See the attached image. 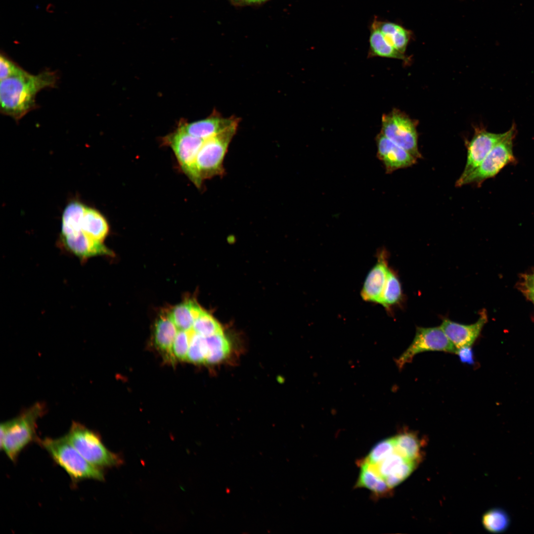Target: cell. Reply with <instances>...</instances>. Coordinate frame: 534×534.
Segmentation results:
<instances>
[{
    "label": "cell",
    "mask_w": 534,
    "mask_h": 534,
    "mask_svg": "<svg viewBox=\"0 0 534 534\" xmlns=\"http://www.w3.org/2000/svg\"><path fill=\"white\" fill-rule=\"evenodd\" d=\"M203 310L194 301H185L175 306L168 313L178 330H190Z\"/></svg>",
    "instance_id": "19"
},
{
    "label": "cell",
    "mask_w": 534,
    "mask_h": 534,
    "mask_svg": "<svg viewBox=\"0 0 534 534\" xmlns=\"http://www.w3.org/2000/svg\"><path fill=\"white\" fill-rule=\"evenodd\" d=\"M370 48L372 54L384 57L406 60L403 54L392 46L378 29L372 28L369 38Z\"/></svg>",
    "instance_id": "23"
},
{
    "label": "cell",
    "mask_w": 534,
    "mask_h": 534,
    "mask_svg": "<svg viewBox=\"0 0 534 534\" xmlns=\"http://www.w3.org/2000/svg\"><path fill=\"white\" fill-rule=\"evenodd\" d=\"M46 411L43 403L36 402L16 417L1 423L0 448L8 458L15 462L21 452L39 439L37 422Z\"/></svg>",
    "instance_id": "2"
},
{
    "label": "cell",
    "mask_w": 534,
    "mask_h": 534,
    "mask_svg": "<svg viewBox=\"0 0 534 534\" xmlns=\"http://www.w3.org/2000/svg\"><path fill=\"white\" fill-rule=\"evenodd\" d=\"M360 472L356 487L364 488L372 491L376 495L384 496L391 491L384 479L376 471L373 464L363 460L359 463Z\"/></svg>",
    "instance_id": "18"
},
{
    "label": "cell",
    "mask_w": 534,
    "mask_h": 534,
    "mask_svg": "<svg viewBox=\"0 0 534 534\" xmlns=\"http://www.w3.org/2000/svg\"><path fill=\"white\" fill-rule=\"evenodd\" d=\"M478 130L467 146V156L464 171L456 182L462 180L485 158L487 155L506 135Z\"/></svg>",
    "instance_id": "10"
},
{
    "label": "cell",
    "mask_w": 534,
    "mask_h": 534,
    "mask_svg": "<svg viewBox=\"0 0 534 534\" xmlns=\"http://www.w3.org/2000/svg\"><path fill=\"white\" fill-rule=\"evenodd\" d=\"M60 245L66 252L82 262L98 256H112L113 253L103 242L79 232L67 236H60Z\"/></svg>",
    "instance_id": "11"
},
{
    "label": "cell",
    "mask_w": 534,
    "mask_h": 534,
    "mask_svg": "<svg viewBox=\"0 0 534 534\" xmlns=\"http://www.w3.org/2000/svg\"><path fill=\"white\" fill-rule=\"evenodd\" d=\"M389 269L387 253L385 249L379 250L376 263L368 272L360 292L364 301L379 304Z\"/></svg>",
    "instance_id": "13"
},
{
    "label": "cell",
    "mask_w": 534,
    "mask_h": 534,
    "mask_svg": "<svg viewBox=\"0 0 534 534\" xmlns=\"http://www.w3.org/2000/svg\"><path fill=\"white\" fill-rule=\"evenodd\" d=\"M394 437L383 440L376 444L363 459L371 464H376L395 452Z\"/></svg>",
    "instance_id": "29"
},
{
    "label": "cell",
    "mask_w": 534,
    "mask_h": 534,
    "mask_svg": "<svg viewBox=\"0 0 534 534\" xmlns=\"http://www.w3.org/2000/svg\"><path fill=\"white\" fill-rule=\"evenodd\" d=\"M266 0H246L247 2L249 3H260Z\"/></svg>",
    "instance_id": "36"
},
{
    "label": "cell",
    "mask_w": 534,
    "mask_h": 534,
    "mask_svg": "<svg viewBox=\"0 0 534 534\" xmlns=\"http://www.w3.org/2000/svg\"><path fill=\"white\" fill-rule=\"evenodd\" d=\"M86 206L78 201L67 205L62 215L60 236H70L79 232Z\"/></svg>",
    "instance_id": "21"
},
{
    "label": "cell",
    "mask_w": 534,
    "mask_h": 534,
    "mask_svg": "<svg viewBox=\"0 0 534 534\" xmlns=\"http://www.w3.org/2000/svg\"><path fill=\"white\" fill-rule=\"evenodd\" d=\"M487 315L482 312L474 323L465 325L445 319L440 326L456 349L471 346L478 337L487 321Z\"/></svg>",
    "instance_id": "14"
},
{
    "label": "cell",
    "mask_w": 534,
    "mask_h": 534,
    "mask_svg": "<svg viewBox=\"0 0 534 534\" xmlns=\"http://www.w3.org/2000/svg\"><path fill=\"white\" fill-rule=\"evenodd\" d=\"M430 351L456 354L457 349L441 326L417 327L412 343L396 359V364L400 369H401L406 363L411 362L417 354Z\"/></svg>",
    "instance_id": "8"
},
{
    "label": "cell",
    "mask_w": 534,
    "mask_h": 534,
    "mask_svg": "<svg viewBox=\"0 0 534 534\" xmlns=\"http://www.w3.org/2000/svg\"><path fill=\"white\" fill-rule=\"evenodd\" d=\"M54 462L70 477L73 484L87 480L103 481L104 474L86 460L69 443L64 435L58 438H39L37 441Z\"/></svg>",
    "instance_id": "3"
},
{
    "label": "cell",
    "mask_w": 534,
    "mask_h": 534,
    "mask_svg": "<svg viewBox=\"0 0 534 534\" xmlns=\"http://www.w3.org/2000/svg\"><path fill=\"white\" fill-rule=\"evenodd\" d=\"M395 451L406 460L418 462L421 458V444L415 433L404 432L395 437Z\"/></svg>",
    "instance_id": "22"
},
{
    "label": "cell",
    "mask_w": 534,
    "mask_h": 534,
    "mask_svg": "<svg viewBox=\"0 0 534 534\" xmlns=\"http://www.w3.org/2000/svg\"><path fill=\"white\" fill-rule=\"evenodd\" d=\"M237 124H239L237 118L234 116L224 118L214 111L205 119L182 124L181 126L189 134L205 140Z\"/></svg>",
    "instance_id": "15"
},
{
    "label": "cell",
    "mask_w": 534,
    "mask_h": 534,
    "mask_svg": "<svg viewBox=\"0 0 534 534\" xmlns=\"http://www.w3.org/2000/svg\"><path fill=\"white\" fill-rule=\"evenodd\" d=\"M521 286L526 297L534 303V272L524 277Z\"/></svg>",
    "instance_id": "34"
},
{
    "label": "cell",
    "mask_w": 534,
    "mask_h": 534,
    "mask_svg": "<svg viewBox=\"0 0 534 534\" xmlns=\"http://www.w3.org/2000/svg\"><path fill=\"white\" fill-rule=\"evenodd\" d=\"M178 331L176 326L168 314L161 315L154 324L153 340L156 349L167 359L174 361L172 347Z\"/></svg>",
    "instance_id": "16"
},
{
    "label": "cell",
    "mask_w": 534,
    "mask_h": 534,
    "mask_svg": "<svg viewBox=\"0 0 534 534\" xmlns=\"http://www.w3.org/2000/svg\"><path fill=\"white\" fill-rule=\"evenodd\" d=\"M456 354L458 355L460 360L463 363L474 364L473 352L471 346H466L457 349Z\"/></svg>",
    "instance_id": "35"
},
{
    "label": "cell",
    "mask_w": 534,
    "mask_h": 534,
    "mask_svg": "<svg viewBox=\"0 0 534 534\" xmlns=\"http://www.w3.org/2000/svg\"><path fill=\"white\" fill-rule=\"evenodd\" d=\"M513 123L505 136L498 142L482 162L462 180L456 182V186L475 183L477 185L486 179L496 176L506 166L517 162L513 151V140L516 134Z\"/></svg>",
    "instance_id": "5"
},
{
    "label": "cell",
    "mask_w": 534,
    "mask_h": 534,
    "mask_svg": "<svg viewBox=\"0 0 534 534\" xmlns=\"http://www.w3.org/2000/svg\"><path fill=\"white\" fill-rule=\"evenodd\" d=\"M58 76L55 71L46 69L37 75L23 73L0 80V112L17 123L38 106L37 94L42 89L55 88Z\"/></svg>",
    "instance_id": "1"
},
{
    "label": "cell",
    "mask_w": 534,
    "mask_h": 534,
    "mask_svg": "<svg viewBox=\"0 0 534 534\" xmlns=\"http://www.w3.org/2000/svg\"><path fill=\"white\" fill-rule=\"evenodd\" d=\"M376 142L377 157L383 162L388 174L410 167L417 161L416 158L381 133L377 135Z\"/></svg>",
    "instance_id": "12"
},
{
    "label": "cell",
    "mask_w": 534,
    "mask_h": 534,
    "mask_svg": "<svg viewBox=\"0 0 534 534\" xmlns=\"http://www.w3.org/2000/svg\"><path fill=\"white\" fill-rule=\"evenodd\" d=\"M208 346L206 363L215 364L223 360L229 354L230 344L223 333L205 337Z\"/></svg>",
    "instance_id": "24"
},
{
    "label": "cell",
    "mask_w": 534,
    "mask_h": 534,
    "mask_svg": "<svg viewBox=\"0 0 534 534\" xmlns=\"http://www.w3.org/2000/svg\"><path fill=\"white\" fill-rule=\"evenodd\" d=\"M191 333L192 329L188 331L178 330L171 350L174 360H186Z\"/></svg>",
    "instance_id": "30"
},
{
    "label": "cell",
    "mask_w": 534,
    "mask_h": 534,
    "mask_svg": "<svg viewBox=\"0 0 534 534\" xmlns=\"http://www.w3.org/2000/svg\"><path fill=\"white\" fill-rule=\"evenodd\" d=\"M109 231V225L104 216L97 210L86 206L79 232L103 242Z\"/></svg>",
    "instance_id": "17"
},
{
    "label": "cell",
    "mask_w": 534,
    "mask_h": 534,
    "mask_svg": "<svg viewBox=\"0 0 534 534\" xmlns=\"http://www.w3.org/2000/svg\"><path fill=\"white\" fill-rule=\"evenodd\" d=\"M381 133L417 159L422 157L415 124L400 111L395 110L383 115Z\"/></svg>",
    "instance_id": "9"
},
{
    "label": "cell",
    "mask_w": 534,
    "mask_h": 534,
    "mask_svg": "<svg viewBox=\"0 0 534 534\" xmlns=\"http://www.w3.org/2000/svg\"><path fill=\"white\" fill-rule=\"evenodd\" d=\"M405 460L395 451L379 463L373 464L376 471L384 479L393 473Z\"/></svg>",
    "instance_id": "32"
},
{
    "label": "cell",
    "mask_w": 534,
    "mask_h": 534,
    "mask_svg": "<svg viewBox=\"0 0 534 534\" xmlns=\"http://www.w3.org/2000/svg\"><path fill=\"white\" fill-rule=\"evenodd\" d=\"M482 522L487 531L497 534L502 533L508 529L510 520L505 510L495 508L488 510L483 515Z\"/></svg>",
    "instance_id": "26"
},
{
    "label": "cell",
    "mask_w": 534,
    "mask_h": 534,
    "mask_svg": "<svg viewBox=\"0 0 534 534\" xmlns=\"http://www.w3.org/2000/svg\"><path fill=\"white\" fill-rule=\"evenodd\" d=\"M65 436L86 460L98 468L116 466L121 462L118 455L104 445L98 434L80 422H73Z\"/></svg>",
    "instance_id": "4"
},
{
    "label": "cell",
    "mask_w": 534,
    "mask_h": 534,
    "mask_svg": "<svg viewBox=\"0 0 534 534\" xmlns=\"http://www.w3.org/2000/svg\"><path fill=\"white\" fill-rule=\"evenodd\" d=\"M164 139L174 151L183 172L196 186L200 187L202 181L197 172L196 160L204 140L189 134L181 125Z\"/></svg>",
    "instance_id": "7"
},
{
    "label": "cell",
    "mask_w": 534,
    "mask_h": 534,
    "mask_svg": "<svg viewBox=\"0 0 534 534\" xmlns=\"http://www.w3.org/2000/svg\"><path fill=\"white\" fill-rule=\"evenodd\" d=\"M192 330L204 337L223 333L219 322L208 312L203 310L195 320Z\"/></svg>",
    "instance_id": "28"
},
{
    "label": "cell",
    "mask_w": 534,
    "mask_h": 534,
    "mask_svg": "<svg viewBox=\"0 0 534 534\" xmlns=\"http://www.w3.org/2000/svg\"><path fill=\"white\" fill-rule=\"evenodd\" d=\"M238 124L204 140L197 156L196 166L203 181L224 173L223 162Z\"/></svg>",
    "instance_id": "6"
},
{
    "label": "cell",
    "mask_w": 534,
    "mask_h": 534,
    "mask_svg": "<svg viewBox=\"0 0 534 534\" xmlns=\"http://www.w3.org/2000/svg\"><path fill=\"white\" fill-rule=\"evenodd\" d=\"M372 28L379 30L385 39L398 51L403 53L409 40V32L397 24L374 20Z\"/></svg>",
    "instance_id": "20"
},
{
    "label": "cell",
    "mask_w": 534,
    "mask_h": 534,
    "mask_svg": "<svg viewBox=\"0 0 534 534\" xmlns=\"http://www.w3.org/2000/svg\"><path fill=\"white\" fill-rule=\"evenodd\" d=\"M401 297L400 282L396 273L389 268L379 304L385 309L390 310L392 306L399 302Z\"/></svg>",
    "instance_id": "25"
},
{
    "label": "cell",
    "mask_w": 534,
    "mask_h": 534,
    "mask_svg": "<svg viewBox=\"0 0 534 534\" xmlns=\"http://www.w3.org/2000/svg\"><path fill=\"white\" fill-rule=\"evenodd\" d=\"M416 463L413 461L405 460L393 473L384 478L388 486L392 489L404 481L414 470Z\"/></svg>",
    "instance_id": "31"
},
{
    "label": "cell",
    "mask_w": 534,
    "mask_h": 534,
    "mask_svg": "<svg viewBox=\"0 0 534 534\" xmlns=\"http://www.w3.org/2000/svg\"><path fill=\"white\" fill-rule=\"evenodd\" d=\"M208 354L206 338L192 330L187 359L194 363H205Z\"/></svg>",
    "instance_id": "27"
},
{
    "label": "cell",
    "mask_w": 534,
    "mask_h": 534,
    "mask_svg": "<svg viewBox=\"0 0 534 534\" xmlns=\"http://www.w3.org/2000/svg\"><path fill=\"white\" fill-rule=\"evenodd\" d=\"M25 71L4 52H1L0 56V80L21 74Z\"/></svg>",
    "instance_id": "33"
}]
</instances>
